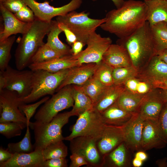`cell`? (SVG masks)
Instances as JSON below:
<instances>
[{"label":"cell","mask_w":167,"mask_h":167,"mask_svg":"<svg viewBox=\"0 0 167 167\" xmlns=\"http://www.w3.org/2000/svg\"><path fill=\"white\" fill-rule=\"evenodd\" d=\"M147 11L144 1H125L120 7L107 13L105 21L100 27L119 39L126 37L146 21Z\"/></svg>","instance_id":"cell-1"},{"label":"cell","mask_w":167,"mask_h":167,"mask_svg":"<svg viewBox=\"0 0 167 167\" xmlns=\"http://www.w3.org/2000/svg\"><path fill=\"white\" fill-rule=\"evenodd\" d=\"M53 20L50 22L41 20L36 17L26 31L22 34L15 54L17 69L23 70L31 63L33 57L45 43L43 39L51 29Z\"/></svg>","instance_id":"cell-2"},{"label":"cell","mask_w":167,"mask_h":167,"mask_svg":"<svg viewBox=\"0 0 167 167\" xmlns=\"http://www.w3.org/2000/svg\"><path fill=\"white\" fill-rule=\"evenodd\" d=\"M117 44L122 45L127 49L132 66L139 71L156 55L150 26L147 21L128 36L119 38Z\"/></svg>","instance_id":"cell-3"},{"label":"cell","mask_w":167,"mask_h":167,"mask_svg":"<svg viewBox=\"0 0 167 167\" xmlns=\"http://www.w3.org/2000/svg\"><path fill=\"white\" fill-rule=\"evenodd\" d=\"M71 116L70 111L58 113L49 122H30L29 127L33 131L34 135V150L42 151L49 144L64 140L62 129Z\"/></svg>","instance_id":"cell-4"},{"label":"cell","mask_w":167,"mask_h":167,"mask_svg":"<svg viewBox=\"0 0 167 167\" xmlns=\"http://www.w3.org/2000/svg\"><path fill=\"white\" fill-rule=\"evenodd\" d=\"M70 69H64L55 73L44 70L34 71L32 90L30 93L22 99L24 103L32 102L47 95L54 94Z\"/></svg>","instance_id":"cell-5"},{"label":"cell","mask_w":167,"mask_h":167,"mask_svg":"<svg viewBox=\"0 0 167 167\" xmlns=\"http://www.w3.org/2000/svg\"><path fill=\"white\" fill-rule=\"evenodd\" d=\"M89 13L85 11L78 12L75 11L65 15L57 16L56 20L68 27L75 35L78 41L86 45L90 35L105 21V18L94 19L89 17Z\"/></svg>","instance_id":"cell-6"},{"label":"cell","mask_w":167,"mask_h":167,"mask_svg":"<svg viewBox=\"0 0 167 167\" xmlns=\"http://www.w3.org/2000/svg\"><path fill=\"white\" fill-rule=\"evenodd\" d=\"M78 116L71 128V133L64 137V140L70 141L77 137L84 136L92 137L97 141L101 138L105 125L100 113L93 108Z\"/></svg>","instance_id":"cell-7"},{"label":"cell","mask_w":167,"mask_h":167,"mask_svg":"<svg viewBox=\"0 0 167 167\" xmlns=\"http://www.w3.org/2000/svg\"><path fill=\"white\" fill-rule=\"evenodd\" d=\"M74 104L73 85H67L44 103L35 114L34 118L37 121L49 122L59 112L72 107Z\"/></svg>","instance_id":"cell-8"},{"label":"cell","mask_w":167,"mask_h":167,"mask_svg":"<svg viewBox=\"0 0 167 167\" xmlns=\"http://www.w3.org/2000/svg\"><path fill=\"white\" fill-rule=\"evenodd\" d=\"M24 103L16 92L6 89L0 91V122H15L24 129L27 127L26 118L19 109Z\"/></svg>","instance_id":"cell-9"},{"label":"cell","mask_w":167,"mask_h":167,"mask_svg":"<svg viewBox=\"0 0 167 167\" xmlns=\"http://www.w3.org/2000/svg\"><path fill=\"white\" fill-rule=\"evenodd\" d=\"M112 44L109 37H102L96 31L92 32L88 39L87 48L72 58L77 60L80 65L90 63L98 64L102 60L103 56Z\"/></svg>","instance_id":"cell-10"},{"label":"cell","mask_w":167,"mask_h":167,"mask_svg":"<svg viewBox=\"0 0 167 167\" xmlns=\"http://www.w3.org/2000/svg\"><path fill=\"white\" fill-rule=\"evenodd\" d=\"M0 73L6 80L5 89L16 92L22 99L30 93L33 71L16 70L9 65L4 71H0Z\"/></svg>","instance_id":"cell-11"},{"label":"cell","mask_w":167,"mask_h":167,"mask_svg":"<svg viewBox=\"0 0 167 167\" xmlns=\"http://www.w3.org/2000/svg\"><path fill=\"white\" fill-rule=\"evenodd\" d=\"M33 11L36 17L46 22H50L56 16L65 15L80 7L83 0H71L66 4L59 7L49 5V1L39 2L35 0H23Z\"/></svg>","instance_id":"cell-12"},{"label":"cell","mask_w":167,"mask_h":167,"mask_svg":"<svg viewBox=\"0 0 167 167\" xmlns=\"http://www.w3.org/2000/svg\"><path fill=\"white\" fill-rule=\"evenodd\" d=\"M70 141L71 153H77L83 156L88 162V166H102L103 157L98 150L96 139L89 137L80 136Z\"/></svg>","instance_id":"cell-13"},{"label":"cell","mask_w":167,"mask_h":167,"mask_svg":"<svg viewBox=\"0 0 167 167\" xmlns=\"http://www.w3.org/2000/svg\"><path fill=\"white\" fill-rule=\"evenodd\" d=\"M167 143L160 128L157 119H145L141 142V150L161 149Z\"/></svg>","instance_id":"cell-14"},{"label":"cell","mask_w":167,"mask_h":167,"mask_svg":"<svg viewBox=\"0 0 167 167\" xmlns=\"http://www.w3.org/2000/svg\"><path fill=\"white\" fill-rule=\"evenodd\" d=\"M144 120L137 113H134L131 118L122 126L124 135V143L131 152L141 150Z\"/></svg>","instance_id":"cell-15"},{"label":"cell","mask_w":167,"mask_h":167,"mask_svg":"<svg viewBox=\"0 0 167 167\" xmlns=\"http://www.w3.org/2000/svg\"><path fill=\"white\" fill-rule=\"evenodd\" d=\"M124 141L122 126L105 125L101 138L97 142V147L103 157Z\"/></svg>","instance_id":"cell-16"},{"label":"cell","mask_w":167,"mask_h":167,"mask_svg":"<svg viewBox=\"0 0 167 167\" xmlns=\"http://www.w3.org/2000/svg\"><path fill=\"white\" fill-rule=\"evenodd\" d=\"M0 11L3 22V28L0 30V41L13 35H22L26 31L31 23L20 21L2 4H0Z\"/></svg>","instance_id":"cell-17"},{"label":"cell","mask_w":167,"mask_h":167,"mask_svg":"<svg viewBox=\"0 0 167 167\" xmlns=\"http://www.w3.org/2000/svg\"><path fill=\"white\" fill-rule=\"evenodd\" d=\"M96 66V63H90L83 64L71 68L56 92L67 85L84 84L93 76Z\"/></svg>","instance_id":"cell-18"},{"label":"cell","mask_w":167,"mask_h":167,"mask_svg":"<svg viewBox=\"0 0 167 167\" xmlns=\"http://www.w3.org/2000/svg\"><path fill=\"white\" fill-rule=\"evenodd\" d=\"M152 91L146 95L137 113L143 119H157L165 103L161 93Z\"/></svg>","instance_id":"cell-19"},{"label":"cell","mask_w":167,"mask_h":167,"mask_svg":"<svg viewBox=\"0 0 167 167\" xmlns=\"http://www.w3.org/2000/svg\"><path fill=\"white\" fill-rule=\"evenodd\" d=\"M45 161L42 151L34 150L29 153L13 154L10 160L0 163V167H43Z\"/></svg>","instance_id":"cell-20"},{"label":"cell","mask_w":167,"mask_h":167,"mask_svg":"<svg viewBox=\"0 0 167 167\" xmlns=\"http://www.w3.org/2000/svg\"><path fill=\"white\" fill-rule=\"evenodd\" d=\"M102 60L113 68L132 66L127 49L118 44L110 45L104 54Z\"/></svg>","instance_id":"cell-21"},{"label":"cell","mask_w":167,"mask_h":167,"mask_svg":"<svg viewBox=\"0 0 167 167\" xmlns=\"http://www.w3.org/2000/svg\"><path fill=\"white\" fill-rule=\"evenodd\" d=\"M80 66L78 61L73 58L72 55H65L52 60L40 63H31L28 66L34 71L44 70L55 73L60 71Z\"/></svg>","instance_id":"cell-22"},{"label":"cell","mask_w":167,"mask_h":167,"mask_svg":"<svg viewBox=\"0 0 167 167\" xmlns=\"http://www.w3.org/2000/svg\"><path fill=\"white\" fill-rule=\"evenodd\" d=\"M125 143H122L103 157L102 166L128 167L131 166L129 151Z\"/></svg>","instance_id":"cell-23"},{"label":"cell","mask_w":167,"mask_h":167,"mask_svg":"<svg viewBox=\"0 0 167 167\" xmlns=\"http://www.w3.org/2000/svg\"><path fill=\"white\" fill-rule=\"evenodd\" d=\"M143 68V71L140 74L142 80L149 81L167 79V63L156 55L154 56Z\"/></svg>","instance_id":"cell-24"},{"label":"cell","mask_w":167,"mask_h":167,"mask_svg":"<svg viewBox=\"0 0 167 167\" xmlns=\"http://www.w3.org/2000/svg\"><path fill=\"white\" fill-rule=\"evenodd\" d=\"M100 113L105 125L117 126L124 125L134 114L122 109L117 102Z\"/></svg>","instance_id":"cell-25"},{"label":"cell","mask_w":167,"mask_h":167,"mask_svg":"<svg viewBox=\"0 0 167 167\" xmlns=\"http://www.w3.org/2000/svg\"><path fill=\"white\" fill-rule=\"evenodd\" d=\"M147 7L146 21L150 26L161 22L167 23V0L144 1Z\"/></svg>","instance_id":"cell-26"},{"label":"cell","mask_w":167,"mask_h":167,"mask_svg":"<svg viewBox=\"0 0 167 167\" xmlns=\"http://www.w3.org/2000/svg\"><path fill=\"white\" fill-rule=\"evenodd\" d=\"M125 89L123 84L106 87L94 108L100 113L102 112L116 102Z\"/></svg>","instance_id":"cell-27"},{"label":"cell","mask_w":167,"mask_h":167,"mask_svg":"<svg viewBox=\"0 0 167 167\" xmlns=\"http://www.w3.org/2000/svg\"><path fill=\"white\" fill-rule=\"evenodd\" d=\"M73 88L74 104L70 111L72 116H78L84 112L94 108L92 101L79 85H73Z\"/></svg>","instance_id":"cell-28"},{"label":"cell","mask_w":167,"mask_h":167,"mask_svg":"<svg viewBox=\"0 0 167 167\" xmlns=\"http://www.w3.org/2000/svg\"><path fill=\"white\" fill-rule=\"evenodd\" d=\"M62 32L58 26L57 21L56 20H53L51 29L47 35V41L46 43L63 56L72 55L70 47L59 39V35Z\"/></svg>","instance_id":"cell-29"},{"label":"cell","mask_w":167,"mask_h":167,"mask_svg":"<svg viewBox=\"0 0 167 167\" xmlns=\"http://www.w3.org/2000/svg\"><path fill=\"white\" fill-rule=\"evenodd\" d=\"M145 95L134 93L125 89L120 95L116 102L122 109L134 114L137 113Z\"/></svg>","instance_id":"cell-30"},{"label":"cell","mask_w":167,"mask_h":167,"mask_svg":"<svg viewBox=\"0 0 167 167\" xmlns=\"http://www.w3.org/2000/svg\"><path fill=\"white\" fill-rule=\"evenodd\" d=\"M150 28L156 54L167 49V23L160 22Z\"/></svg>","instance_id":"cell-31"},{"label":"cell","mask_w":167,"mask_h":167,"mask_svg":"<svg viewBox=\"0 0 167 167\" xmlns=\"http://www.w3.org/2000/svg\"><path fill=\"white\" fill-rule=\"evenodd\" d=\"M79 86L90 98L94 105L98 101L106 87L93 76L84 84Z\"/></svg>","instance_id":"cell-32"},{"label":"cell","mask_w":167,"mask_h":167,"mask_svg":"<svg viewBox=\"0 0 167 167\" xmlns=\"http://www.w3.org/2000/svg\"><path fill=\"white\" fill-rule=\"evenodd\" d=\"M63 141L52 143L42 151L45 161L56 158H66L68 154L67 148Z\"/></svg>","instance_id":"cell-33"},{"label":"cell","mask_w":167,"mask_h":167,"mask_svg":"<svg viewBox=\"0 0 167 167\" xmlns=\"http://www.w3.org/2000/svg\"><path fill=\"white\" fill-rule=\"evenodd\" d=\"M29 126L26 127V131L23 139L16 143H9L6 149L12 154L29 153L34 151L32 145Z\"/></svg>","instance_id":"cell-34"},{"label":"cell","mask_w":167,"mask_h":167,"mask_svg":"<svg viewBox=\"0 0 167 167\" xmlns=\"http://www.w3.org/2000/svg\"><path fill=\"white\" fill-rule=\"evenodd\" d=\"M96 64L97 66L93 76L105 86L114 84L112 77L113 68L102 60Z\"/></svg>","instance_id":"cell-35"},{"label":"cell","mask_w":167,"mask_h":167,"mask_svg":"<svg viewBox=\"0 0 167 167\" xmlns=\"http://www.w3.org/2000/svg\"><path fill=\"white\" fill-rule=\"evenodd\" d=\"M139 71L132 66L113 68L112 77L113 84H123L127 80L139 75Z\"/></svg>","instance_id":"cell-36"},{"label":"cell","mask_w":167,"mask_h":167,"mask_svg":"<svg viewBox=\"0 0 167 167\" xmlns=\"http://www.w3.org/2000/svg\"><path fill=\"white\" fill-rule=\"evenodd\" d=\"M15 40V36H11L0 41V70L4 71L9 65L11 58V50Z\"/></svg>","instance_id":"cell-37"},{"label":"cell","mask_w":167,"mask_h":167,"mask_svg":"<svg viewBox=\"0 0 167 167\" xmlns=\"http://www.w3.org/2000/svg\"><path fill=\"white\" fill-rule=\"evenodd\" d=\"M63 56L45 43L39 49L33 57L31 63L43 62Z\"/></svg>","instance_id":"cell-38"},{"label":"cell","mask_w":167,"mask_h":167,"mask_svg":"<svg viewBox=\"0 0 167 167\" xmlns=\"http://www.w3.org/2000/svg\"><path fill=\"white\" fill-rule=\"evenodd\" d=\"M24 129L20 124L16 122H0V133L8 139L20 135Z\"/></svg>","instance_id":"cell-39"},{"label":"cell","mask_w":167,"mask_h":167,"mask_svg":"<svg viewBox=\"0 0 167 167\" xmlns=\"http://www.w3.org/2000/svg\"><path fill=\"white\" fill-rule=\"evenodd\" d=\"M49 98V96H46L35 103L28 105L24 103L20 105L19 109L23 113H24L26 118L27 126H29L30 120L35 113L36 109Z\"/></svg>","instance_id":"cell-40"},{"label":"cell","mask_w":167,"mask_h":167,"mask_svg":"<svg viewBox=\"0 0 167 167\" xmlns=\"http://www.w3.org/2000/svg\"><path fill=\"white\" fill-rule=\"evenodd\" d=\"M14 14L19 20L25 23H31L36 18L32 10L26 4L19 11Z\"/></svg>","instance_id":"cell-41"},{"label":"cell","mask_w":167,"mask_h":167,"mask_svg":"<svg viewBox=\"0 0 167 167\" xmlns=\"http://www.w3.org/2000/svg\"><path fill=\"white\" fill-rule=\"evenodd\" d=\"M158 122L162 135L167 143V102H165L160 113Z\"/></svg>","instance_id":"cell-42"},{"label":"cell","mask_w":167,"mask_h":167,"mask_svg":"<svg viewBox=\"0 0 167 167\" xmlns=\"http://www.w3.org/2000/svg\"><path fill=\"white\" fill-rule=\"evenodd\" d=\"M0 4L14 14L19 11L26 5L23 0H6Z\"/></svg>","instance_id":"cell-43"},{"label":"cell","mask_w":167,"mask_h":167,"mask_svg":"<svg viewBox=\"0 0 167 167\" xmlns=\"http://www.w3.org/2000/svg\"><path fill=\"white\" fill-rule=\"evenodd\" d=\"M66 158H56L45 161L43 167H66L68 166Z\"/></svg>","instance_id":"cell-44"},{"label":"cell","mask_w":167,"mask_h":167,"mask_svg":"<svg viewBox=\"0 0 167 167\" xmlns=\"http://www.w3.org/2000/svg\"><path fill=\"white\" fill-rule=\"evenodd\" d=\"M70 159L71 162L70 167H79L84 165H88V163L85 158L81 155L76 153H71Z\"/></svg>","instance_id":"cell-45"},{"label":"cell","mask_w":167,"mask_h":167,"mask_svg":"<svg viewBox=\"0 0 167 167\" xmlns=\"http://www.w3.org/2000/svg\"><path fill=\"white\" fill-rule=\"evenodd\" d=\"M58 23L59 27L64 32L66 38V41L69 45H71L78 41L75 35L68 27L62 23Z\"/></svg>","instance_id":"cell-46"},{"label":"cell","mask_w":167,"mask_h":167,"mask_svg":"<svg viewBox=\"0 0 167 167\" xmlns=\"http://www.w3.org/2000/svg\"><path fill=\"white\" fill-rule=\"evenodd\" d=\"M152 88V86L148 82L139 79L137 85L136 93L141 95H145L151 92Z\"/></svg>","instance_id":"cell-47"},{"label":"cell","mask_w":167,"mask_h":167,"mask_svg":"<svg viewBox=\"0 0 167 167\" xmlns=\"http://www.w3.org/2000/svg\"><path fill=\"white\" fill-rule=\"evenodd\" d=\"M139 79L136 77L130 79L126 81L123 84L126 90L134 93H137V88Z\"/></svg>","instance_id":"cell-48"},{"label":"cell","mask_w":167,"mask_h":167,"mask_svg":"<svg viewBox=\"0 0 167 167\" xmlns=\"http://www.w3.org/2000/svg\"><path fill=\"white\" fill-rule=\"evenodd\" d=\"M147 81L150 84L153 88H160L163 90H167V79L152 80Z\"/></svg>","instance_id":"cell-49"},{"label":"cell","mask_w":167,"mask_h":167,"mask_svg":"<svg viewBox=\"0 0 167 167\" xmlns=\"http://www.w3.org/2000/svg\"><path fill=\"white\" fill-rule=\"evenodd\" d=\"M85 45L81 41H77L73 43L71 46L72 55L76 56L82 51V49Z\"/></svg>","instance_id":"cell-50"},{"label":"cell","mask_w":167,"mask_h":167,"mask_svg":"<svg viewBox=\"0 0 167 167\" xmlns=\"http://www.w3.org/2000/svg\"><path fill=\"white\" fill-rule=\"evenodd\" d=\"M13 154L5 149L2 147L0 148V163L5 162L10 160L12 157Z\"/></svg>","instance_id":"cell-51"},{"label":"cell","mask_w":167,"mask_h":167,"mask_svg":"<svg viewBox=\"0 0 167 167\" xmlns=\"http://www.w3.org/2000/svg\"><path fill=\"white\" fill-rule=\"evenodd\" d=\"M135 157H136L143 162L145 161L148 158L147 154L143 150L138 151L135 155Z\"/></svg>","instance_id":"cell-52"},{"label":"cell","mask_w":167,"mask_h":167,"mask_svg":"<svg viewBox=\"0 0 167 167\" xmlns=\"http://www.w3.org/2000/svg\"><path fill=\"white\" fill-rule=\"evenodd\" d=\"M156 55L160 59L167 63V49L157 52Z\"/></svg>","instance_id":"cell-53"},{"label":"cell","mask_w":167,"mask_h":167,"mask_svg":"<svg viewBox=\"0 0 167 167\" xmlns=\"http://www.w3.org/2000/svg\"><path fill=\"white\" fill-rule=\"evenodd\" d=\"M167 158H164L159 159L156 162V164L160 167H167Z\"/></svg>","instance_id":"cell-54"},{"label":"cell","mask_w":167,"mask_h":167,"mask_svg":"<svg viewBox=\"0 0 167 167\" xmlns=\"http://www.w3.org/2000/svg\"><path fill=\"white\" fill-rule=\"evenodd\" d=\"M6 84L5 78L2 74L0 73V91L5 89Z\"/></svg>","instance_id":"cell-55"},{"label":"cell","mask_w":167,"mask_h":167,"mask_svg":"<svg viewBox=\"0 0 167 167\" xmlns=\"http://www.w3.org/2000/svg\"><path fill=\"white\" fill-rule=\"evenodd\" d=\"M143 163L142 161L135 157L132 162V164L135 167H140L142 165Z\"/></svg>","instance_id":"cell-56"},{"label":"cell","mask_w":167,"mask_h":167,"mask_svg":"<svg viewBox=\"0 0 167 167\" xmlns=\"http://www.w3.org/2000/svg\"><path fill=\"white\" fill-rule=\"evenodd\" d=\"M93 1H95L97 0H92ZM117 8H119L124 2V0H111Z\"/></svg>","instance_id":"cell-57"},{"label":"cell","mask_w":167,"mask_h":167,"mask_svg":"<svg viewBox=\"0 0 167 167\" xmlns=\"http://www.w3.org/2000/svg\"><path fill=\"white\" fill-rule=\"evenodd\" d=\"M161 94L165 102H167V90H163V91Z\"/></svg>","instance_id":"cell-58"},{"label":"cell","mask_w":167,"mask_h":167,"mask_svg":"<svg viewBox=\"0 0 167 167\" xmlns=\"http://www.w3.org/2000/svg\"><path fill=\"white\" fill-rule=\"evenodd\" d=\"M6 0H0V4L4 2Z\"/></svg>","instance_id":"cell-59"},{"label":"cell","mask_w":167,"mask_h":167,"mask_svg":"<svg viewBox=\"0 0 167 167\" xmlns=\"http://www.w3.org/2000/svg\"><path fill=\"white\" fill-rule=\"evenodd\" d=\"M148 0H144V1H148Z\"/></svg>","instance_id":"cell-60"},{"label":"cell","mask_w":167,"mask_h":167,"mask_svg":"<svg viewBox=\"0 0 167 167\" xmlns=\"http://www.w3.org/2000/svg\"></svg>","instance_id":"cell-61"},{"label":"cell","mask_w":167,"mask_h":167,"mask_svg":"<svg viewBox=\"0 0 167 167\" xmlns=\"http://www.w3.org/2000/svg\"></svg>","instance_id":"cell-62"},{"label":"cell","mask_w":167,"mask_h":167,"mask_svg":"<svg viewBox=\"0 0 167 167\" xmlns=\"http://www.w3.org/2000/svg\"></svg>","instance_id":"cell-63"}]
</instances>
